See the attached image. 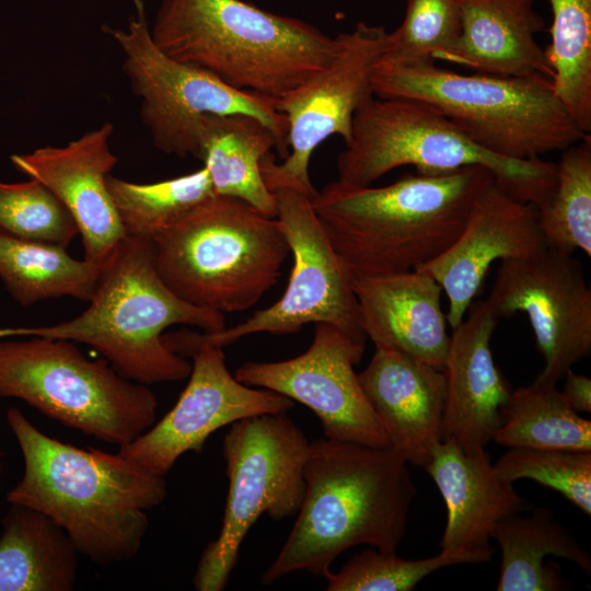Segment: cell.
<instances>
[{
    "instance_id": "cell-1",
    "label": "cell",
    "mask_w": 591,
    "mask_h": 591,
    "mask_svg": "<svg viewBox=\"0 0 591 591\" xmlns=\"http://www.w3.org/2000/svg\"><path fill=\"white\" fill-rule=\"evenodd\" d=\"M24 471L7 494L10 505L35 509L57 523L79 554L108 565L140 549L147 512L166 497L164 476L102 450L63 443L37 429L18 407L5 413Z\"/></svg>"
},
{
    "instance_id": "cell-2",
    "label": "cell",
    "mask_w": 591,
    "mask_h": 591,
    "mask_svg": "<svg viewBox=\"0 0 591 591\" xmlns=\"http://www.w3.org/2000/svg\"><path fill=\"white\" fill-rule=\"evenodd\" d=\"M303 478L297 520L260 576L262 584L294 571L324 578L340 554L361 544L396 553L417 493L401 453L392 447L316 439L309 443Z\"/></svg>"
},
{
    "instance_id": "cell-3",
    "label": "cell",
    "mask_w": 591,
    "mask_h": 591,
    "mask_svg": "<svg viewBox=\"0 0 591 591\" xmlns=\"http://www.w3.org/2000/svg\"><path fill=\"white\" fill-rule=\"evenodd\" d=\"M484 166L407 174L382 187L328 183L312 198L320 224L351 277L417 269L462 233L478 195L494 182Z\"/></svg>"
},
{
    "instance_id": "cell-4",
    "label": "cell",
    "mask_w": 591,
    "mask_h": 591,
    "mask_svg": "<svg viewBox=\"0 0 591 591\" xmlns=\"http://www.w3.org/2000/svg\"><path fill=\"white\" fill-rule=\"evenodd\" d=\"M150 35L166 56L277 100L334 58L339 36L244 0H162Z\"/></svg>"
},
{
    "instance_id": "cell-5",
    "label": "cell",
    "mask_w": 591,
    "mask_h": 591,
    "mask_svg": "<svg viewBox=\"0 0 591 591\" xmlns=\"http://www.w3.org/2000/svg\"><path fill=\"white\" fill-rule=\"evenodd\" d=\"M90 305L49 326L0 328V338L42 336L91 346L124 378L154 384L186 379L192 363L171 350L163 332L186 324L216 333L223 313L192 305L173 293L155 266L151 239L127 236L102 265Z\"/></svg>"
},
{
    "instance_id": "cell-6",
    "label": "cell",
    "mask_w": 591,
    "mask_h": 591,
    "mask_svg": "<svg viewBox=\"0 0 591 591\" xmlns=\"http://www.w3.org/2000/svg\"><path fill=\"white\" fill-rule=\"evenodd\" d=\"M372 88L378 97L430 106L475 143L505 158H541L590 135L572 120L544 76L462 74L436 61L378 62Z\"/></svg>"
},
{
    "instance_id": "cell-7",
    "label": "cell",
    "mask_w": 591,
    "mask_h": 591,
    "mask_svg": "<svg viewBox=\"0 0 591 591\" xmlns=\"http://www.w3.org/2000/svg\"><path fill=\"white\" fill-rule=\"evenodd\" d=\"M157 270L183 301L221 313L251 309L290 254L276 218L215 195L153 237Z\"/></svg>"
},
{
    "instance_id": "cell-8",
    "label": "cell",
    "mask_w": 591,
    "mask_h": 591,
    "mask_svg": "<svg viewBox=\"0 0 591 591\" xmlns=\"http://www.w3.org/2000/svg\"><path fill=\"white\" fill-rule=\"evenodd\" d=\"M336 164L337 182L356 187L370 186L404 165L415 166L420 174L480 165L493 173L495 183L511 197L534 206L556 182L555 162L498 155L421 102L375 95L356 112L351 140L338 154Z\"/></svg>"
},
{
    "instance_id": "cell-9",
    "label": "cell",
    "mask_w": 591,
    "mask_h": 591,
    "mask_svg": "<svg viewBox=\"0 0 591 591\" xmlns=\"http://www.w3.org/2000/svg\"><path fill=\"white\" fill-rule=\"evenodd\" d=\"M23 338H0V397L21 399L118 448L157 421L154 393L121 376L106 359H89L68 339Z\"/></svg>"
},
{
    "instance_id": "cell-10",
    "label": "cell",
    "mask_w": 591,
    "mask_h": 591,
    "mask_svg": "<svg viewBox=\"0 0 591 591\" xmlns=\"http://www.w3.org/2000/svg\"><path fill=\"white\" fill-rule=\"evenodd\" d=\"M134 14L126 28L103 26L119 46L123 70L140 99V118L160 151L179 158L199 157L198 131L206 114H247L276 137L280 159L289 153L287 119L275 100L233 89L212 74L161 51L150 35L143 0H130Z\"/></svg>"
},
{
    "instance_id": "cell-11",
    "label": "cell",
    "mask_w": 591,
    "mask_h": 591,
    "mask_svg": "<svg viewBox=\"0 0 591 591\" xmlns=\"http://www.w3.org/2000/svg\"><path fill=\"white\" fill-rule=\"evenodd\" d=\"M309 443L286 413L231 424L222 443L229 479L222 526L200 556L193 579L196 590L225 588L240 547L263 513L277 521L298 513L305 490L303 465Z\"/></svg>"
},
{
    "instance_id": "cell-12",
    "label": "cell",
    "mask_w": 591,
    "mask_h": 591,
    "mask_svg": "<svg viewBox=\"0 0 591 591\" xmlns=\"http://www.w3.org/2000/svg\"><path fill=\"white\" fill-rule=\"evenodd\" d=\"M271 192L276 199V219L293 257L283 294L235 326L216 333L165 334L164 343L174 352L187 357L200 345L223 347L255 333L291 334L310 323H327L363 354L367 336L361 327L351 276L329 244L311 197L288 187Z\"/></svg>"
},
{
    "instance_id": "cell-13",
    "label": "cell",
    "mask_w": 591,
    "mask_h": 591,
    "mask_svg": "<svg viewBox=\"0 0 591 591\" xmlns=\"http://www.w3.org/2000/svg\"><path fill=\"white\" fill-rule=\"evenodd\" d=\"M339 46L329 63L304 83L275 100L285 115L289 153L280 164L271 152L260 160L263 179L271 192L288 187L313 197L309 176L315 149L332 136L348 144L356 112L374 96L372 72L389 43L383 26L358 22L338 34Z\"/></svg>"
},
{
    "instance_id": "cell-14",
    "label": "cell",
    "mask_w": 591,
    "mask_h": 591,
    "mask_svg": "<svg viewBox=\"0 0 591 591\" xmlns=\"http://www.w3.org/2000/svg\"><path fill=\"white\" fill-rule=\"evenodd\" d=\"M494 314L528 315L544 359L533 381L556 385L591 352V289L572 254L547 248L530 258L502 259L486 299Z\"/></svg>"
},
{
    "instance_id": "cell-15",
    "label": "cell",
    "mask_w": 591,
    "mask_h": 591,
    "mask_svg": "<svg viewBox=\"0 0 591 591\" xmlns=\"http://www.w3.org/2000/svg\"><path fill=\"white\" fill-rule=\"evenodd\" d=\"M362 355L335 326L316 323L310 347L282 361H248L234 376L248 386L285 395L309 407L327 439L373 448L390 447L354 366Z\"/></svg>"
},
{
    "instance_id": "cell-16",
    "label": "cell",
    "mask_w": 591,
    "mask_h": 591,
    "mask_svg": "<svg viewBox=\"0 0 591 591\" xmlns=\"http://www.w3.org/2000/svg\"><path fill=\"white\" fill-rule=\"evenodd\" d=\"M189 381L173 408L131 442L118 448L121 456L164 476L188 451L200 452L216 430L240 419L287 413L294 402L266 389H253L229 371L222 347L200 345Z\"/></svg>"
},
{
    "instance_id": "cell-17",
    "label": "cell",
    "mask_w": 591,
    "mask_h": 591,
    "mask_svg": "<svg viewBox=\"0 0 591 591\" xmlns=\"http://www.w3.org/2000/svg\"><path fill=\"white\" fill-rule=\"evenodd\" d=\"M547 250L533 204L514 199L495 181L476 198L459 237L419 267L442 287L451 328L459 326L495 260L530 258Z\"/></svg>"
},
{
    "instance_id": "cell-18",
    "label": "cell",
    "mask_w": 591,
    "mask_h": 591,
    "mask_svg": "<svg viewBox=\"0 0 591 591\" xmlns=\"http://www.w3.org/2000/svg\"><path fill=\"white\" fill-rule=\"evenodd\" d=\"M114 126L107 121L62 147L46 146L12 154V165L50 189L74 219L84 259L102 266L126 237L106 178L117 164L109 148Z\"/></svg>"
},
{
    "instance_id": "cell-19",
    "label": "cell",
    "mask_w": 591,
    "mask_h": 591,
    "mask_svg": "<svg viewBox=\"0 0 591 591\" xmlns=\"http://www.w3.org/2000/svg\"><path fill=\"white\" fill-rule=\"evenodd\" d=\"M425 470L447 510L440 551L463 564L490 561L497 524L520 513L525 499L498 474L486 450L467 453L450 438L438 444Z\"/></svg>"
},
{
    "instance_id": "cell-20",
    "label": "cell",
    "mask_w": 591,
    "mask_h": 591,
    "mask_svg": "<svg viewBox=\"0 0 591 591\" xmlns=\"http://www.w3.org/2000/svg\"><path fill=\"white\" fill-rule=\"evenodd\" d=\"M498 320L486 300L476 301L450 335L442 370L444 438L453 439L467 453L483 451L494 440L512 393L490 348Z\"/></svg>"
},
{
    "instance_id": "cell-21",
    "label": "cell",
    "mask_w": 591,
    "mask_h": 591,
    "mask_svg": "<svg viewBox=\"0 0 591 591\" xmlns=\"http://www.w3.org/2000/svg\"><path fill=\"white\" fill-rule=\"evenodd\" d=\"M358 374L390 447L412 465L425 467L444 439L443 371L387 346H374Z\"/></svg>"
},
{
    "instance_id": "cell-22",
    "label": "cell",
    "mask_w": 591,
    "mask_h": 591,
    "mask_svg": "<svg viewBox=\"0 0 591 591\" xmlns=\"http://www.w3.org/2000/svg\"><path fill=\"white\" fill-rule=\"evenodd\" d=\"M361 327L374 346L404 351L443 370L450 335L441 306L442 287L417 268L351 277Z\"/></svg>"
},
{
    "instance_id": "cell-23",
    "label": "cell",
    "mask_w": 591,
    "mask_h": 591,
    "mask_svg": "<svg viewBox=\"0 0 591 591\" xmlns=\"http://www.w3.org/2000/svg\"><path fill=\"white\" fill-rule=\"evenodd\" d=\"M462 31L443 62L496 77L544 76L552 79L536 35L544 19L535 0H457Z\"/></svg>"
},
{
    "instance_id": "cell-24",
    "label": "cell",
    "mask_w": 591,
    "mask_h": 591,
    "mask_svg": "<svg viewBox=\"0 0 591 591\" xmlns=\"http://www.w3.org/2000/svg\"><path fill=\"white\" fill-rule=\"evenodd\" d=\"M199 157L216 195L241 199L276 218V199L260 173V160L276 149L266 124L247 114H206L199 131Z\"/></svg>"
},
{
    "instance_id": "cell-25",
    "label": "cell",
    "mask_w": 591,
    "mask_h": 591,
    "mask_svg": "<svg viewBox=\"0 0 591 591\" xmlns=\"http://www.w3.org/2000/svg\"><path fill=\"white\" fill-rule=\"evenodd\" d=\"M78 551L46 514L11 505L2 519L0 591H70L78 579Z\"/></svg>"
},
{
    "instance_id": "cell-26",
    "label": "cell",
    "mask_w": 591,
    "mask_h": 591,
    "mask_svg": "<svg viewBox=\"0 0 591 591\" xmlns=\"http://www.w3.org/2000/svg\"><path fill=\"white\" fill-rule=\"evenodd\" d=\"M493 540L501 551L497 591L568 590L559 566L544 564L549 555L570 560L591 573L588 552L545 507L535 508L528 517L518 513L506 518L497 524Z\"/></svg>"
},
{
    "instance_id": "cell-27",
    "label": "cell",
    "mask_w": 591,
    "mask_h": 591,
    "mask_svg": "<svg viewBox=\"0 0 591 591\" xmlns=\"http://www.w3.org/2000/svg\"><path fill=\"white\" fill-rule=\"evenodd\" d=\"M102 266L72 258L67 248L0 232V279L22 306L51 298L90 301Z\"/></svg>"
},
{
    "instance_id": "cell-28",
    "label": "cell",
    "mask_w": 591,
    "mask_h": 591,
    "mask_svg": "<svg viewBox=\"0 0 591 591\" xmlns=\"http://www.w3.org/2000/svg\"><path fill=\"white\" fill-rule=\"evenodd\" d=\"M494 441L509 449L591 451V421L565 401L556 385L512 390Z\"/></svg>"
},
{
    "instance_id": "cell-29",
    "label": "cell",
    "mask_w": 591,
    "mask_h": 591,
    "mask_svg": "<svg viewBox=\"0 0 591 591\" xmlns=\"http://www.w3.org/2000/svg\"><path fill=\"white\" fill-rule=\"evenodd\" d=\"M553 22L544 49L556 96L577 126L591 131V0H548Z\"/></svg>"
},
{
    "instance_id": "cell-30",
    "label": "cell",
    "mask_w": 591,
    "mask_h": 591,
    "mask_svg": "<svg viewBox=\"0 0 591 591\" xmlns=\"http://www.w3.org/2000/svg\"><path fill=\"white\" fill-rule=\"evenodd\" d=\"M547 248L591 256V137L563 150L556 182L535 205Z\"/></svg>"
},
{
    "instance_id": "cell-31",
    "label": "cell",
    "mask_w": 591,
    "mask_h": 591,
    "mask_svg": "<svg viewBox=\"0 0 591 591\" xmlns=\"http://www.w3.org/2000/svg\"><path fill=\"white\" fill-rule=\"evenodd\" d=\"M106 184L126 235L151 240L216 195L204 166L150 184L132 183L109 174Z\"/></svg>"
},
{
    "instance_id": "cell-32",
    "label": "cell",
    "mask_w": 591,
    "mask_h": 591,
    "mask_svg": "<svg viewBox=\"0 0 591 591\" xmlns=\"http://www.w3.org/2000/svg\"><path fill=\"white\" fill-rule=\"evenodd\" d=\"M461 31L457 0H406L404 20L389 33L378 62L443 61L456 47Z\"/></svg>"
},
{
    "instance_id": "cell-33",
    "label": "cell",
    "mask_w": 591,
    "mask_h": 591,
    "mask_svg": "<svg viewBox=\"0 0 591 591\" xmlns=\"http://www.w3.org/2000/svg\"><path fill=\"white\" fill-rule=\"evenodd\" d=\"M0 232L67 248L79 234L66 206L43 183L0 181Z\"/></svg>"
},
{
    "instance_id": "cell-34",
    "label": "cell",
    "mask_w": 591,
    "mask_h": 591,
    "mask_svg": "<svg viewBox=\"0 0 591 591\" xmlns=\"http://www.w3.org/2000/svg\"><path fill=\"white\" fill-rule=\"evenodd\" d=\"M494 465L503 479H532L591 515V451L512 448Z\"/></svg>"
},
{
    "instance_id": "cell-35",
    "label": "cell",
    "mask_w": 591,
    "mask_h": 591,
    "mask_svg": "<svg viewBox=\"0 0 591 591\" xmlns=\"http://www.w3.org/2000/svg\"><path fill=\"white\" fill-rule=\"evenodd\" d=\"M463 564L453 555L439 554L422 559H405L396 553L366 549L350 558L338 572L324 577L328 591H412L431 572Z\"/></svg>"
},
{
    "instance_id": "cell-36",
    "label": "cell",
    "mask_w": 591,
    "mask_h": 591,
    "mask_svg": "<svg viewBox=\"0 0 591 591\" xmlns=\"http://www.w3.org/2000/svg\"><path fill=\"white\" fill-rule=\"evenodd\" d=\"M565 383L560 391L567 404L576 413H591V380L572 370L564 376Z\"/></svg>"
}]
</instances>
